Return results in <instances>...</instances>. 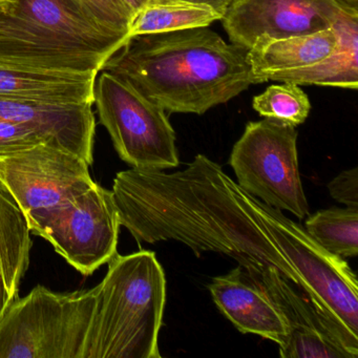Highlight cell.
I'll list each match as a JSON object with an SVG mask.
<instances>
[{
    "instance_id": "19",
    "label": "cell",
    "mask_w": 358,
    "mask_h": 358,
    "mask_svg": "<svg viewBox=\"0 0 358 358\" xmlns=\"http://www.w3.org/2000/svg\"><path fill=\"white\" fill-rule=\"evenodd\" d=\"M306 231L335 257L358 255V208L331 207L316 211L306 220Z\"/></svg>"
},
{
    "instance_id": "12",
    "label": "cell",
    "mask_w": 358,
    "mask_h": 358,
    "mask_svg": "<svg viewBox=\"0 0 358 358\" xmlns=\"http://www.w3.org/2000/svg\"><path fill=\"white\" fill-rule=\"evenodd\" d=\"M92 103H58L0 97V119L22 123L45 134L93 164L96 120Z\"/></svg>"
},
{
    "instance_id": "17",
    "label": "cell",
    "mask_w": 358,
    "mask_h": 358,
    "mask_svg": "<svg viewBox=\"0 0 358 358\" xmlns=\"http://www.w3.org/2000/svg\"><path fill=\"white\" fill-rule=\"evenodd\" d=\"M31 247L26 217L0 182V315L18 296L30 264Z\"/></svg>"
},
{
    "instance_id": "27",
    "label": "cell",
    "mask_w": 358,
    "mask_h": 358,
    "mask_svg": "<svg viewBox=\"0 0 358 358\" xmlns=\"http://www.w3.org/2000/svg\"><path fill=\"white\" fill-rule=\"evenodd\" d=\"M345 1L353 3V5H358V0H345Z\"/></svg>"
},
{
    "instance_id": "18",
    "label": "cell",
    "mask_w": 358,
    "mask_h": 358,
    "mask_svg": "<svg viewBox=\"0 0 358 358\" xmlns=\"http://www.w3.org/2000/svg\"><path fill=\"white\" fill-rule=\"evenodd\" d=\"M221 18L208 6L186 0H150L134 18L129 37L203 28Z\"/></svg>"
},
{
    "instance_id": "24",
    "label": "cell",
    "mask_w": 358,
    "mask_h": 358,
    "mask_svg": "<svg viewBox=\"0 0 358 358\" xmlns=\"http://www.w3.org/2000/svg\"><path fill=\"white\" fill-rule=\"evenodd\" d=\"M189 3H198V5H205L215 10L217 13L223 17L224 13L227 10L228 6L231 3V0H186Z\"/></svg>"
},
{
    "instance_id": "14",
    "label": "cell",
    "mask_w": 358,
    "mask_h": 358,
    "mask_svg": "<svg viewBox=\"0 0 358 358\" xmlns=\"http://www.w3.org/2000/svg\"><path fill=\"white\" fill-rule=\"evenodd\" d=\"M97 75L41 70L0 62V97L94 104Z\"/></svg>"
},
{
    "instance_id": "25",
    "label": "cell",
    "mask_w": 358,
    "mask_h": 358,
    "mask_svg": "<svg viewBox=\"0 0 358 358\" xmlns=\"http://www.w3.org/2000/svg\"><path fill=\"white\" fill-rule=\"evenodd\" d=\"M150 0H123V3L131 10L134 17L150 3Z\"/></svg>"
},
{
    "instance_id": "9",
    "label": "cell",
    "mask_w": 358,
    "mask_h": 358,
    "mask_svg": "<svg viewBox=\"0 0 358 358\" xmlns=\"http://www.w3.org/2000/svg\"><path fill=\"white\" fill-rule=\"evenodd\" d=\"M120 217L112 190L95 183L50 215L35 236L83 275H91L117 255Z\"/></svg>"
},
{
    "instance_id": "8",
    "label": "cell",
    "mask_w": 358,
    "mask_h": 358,
    "mask_svg": "<svg viewBox=\"0 0 358 358\" xmlns=\"http://www.w3.org/2000/svg\"><path fill=\"white\" fill-rule=\"evenodd\" d=\"M89 167L70 150L43 143L0 155V182L35 234L50 215L95 184Z\"/></svg>"
},
{
    "instance_id": "13",
    "label": "cell",
    "mask_w": 358,
    "mask_h": 358,
    "mask_svg": "<svg viewBox=\"0 0 358 358\" xmlns=\"http://www.w3.org/2000/svg\"><path fill=\"white\" fill-rule=\"evenodd\" d=\"M217 309L243 334H253L280 345L286 322L269 299L251 282L241 266L208 285Z\"/></svg>"
},
{
    "instance_id": "7",
    "label": "cell",
    "mask_w": 358,
    "mask_h": 358,
    "mask_svg": "<svg viewBox=\"0 0 358 358\" xmlns=\"http://www.w3.org/2000/svg\"><path fill=\"white\" fill-rule=\"evenodd\" d=\"M293 125L275 119L249 122L230 154L236 183L269 206L299 219L310 215Z\"/></svg>"
},
{
    "instance_id": "15",
    "label": "cell",
    "mask_w": 358,
    "mask_h": 358,
    "mask_svg": "<svg viewBox=\"0 0 358 358\" xmlns=\"http://www.w3.org/2000/svg\"><path fill=\"white\" fill-rule=\"evenodd\" d=\"M337 45L329 57L318 64L301 70L273 73L265 77L267 81L291 83L297 85L358 87V5L347 3L334 26Z\"/></svg>"
},
{
    "instance_id": "21",
    "label": "cell",
    "mask_w": 358,
    "mask_h": 358,
    "mask_svg": "<svg viewBox=\"0 0 358 358\" xmlns=\"http://www.w3.org/2000/svg\"><path fill=\"white\" fill-rule=\"evenodd\" d=\"M98 24L119 34L129 35L134 14L123 0H75Z\"/></svg>"
},
{
    "instance_id": "4",
    "label": "cell",
    "mask_w": 358,
    "mask_h": 358,
    "mask_svg": "<svg viewBox=\"0 0 358 358\" xmlns=\"http://www.w3.org/2000/svg\"><path fill=\"white\" fill-rule=\"evenodd\" d=\"M96 286L81 358H160L166 276L154 251L117 253Z\"/></svg>"
},
{
    "instance_id": "22",
    "label": "cell",
    "mask_w": 358,
    "mask_h": 358,
    "mask_svg": "<svg viewBox=\"0 0 358 358\" xmlns=\"http://www.w3.org/2000/svg\"><path fill=\"white\" fill-rule=\"evenodd\" d=\"M43 143L62 146L55 140L33 127L0 119V155L26 150Z\"/></svg>"
},
{
    "instance_id": "5",
    "label": "cell",
    "mask_w": 358,
    "mask_h": 358,
    "mask_svg": "<svg viewBox=\"0 0 358 358\" xmlns=\"http://www.w3.org/2000/svg\"><path fill=\"white\" fill-rule=\"evenodd\" d=\"M95 303L96 288L16 297L0 315V358H81Z\"/></svg>"
},
{
    "instance_id": "26",
    "label": "cell",
    "mask_w": 358,
    "mask_h": 358,
    "mask_svg": "<svg viewBox=\"0 0 358 358\" xmlns=\"http://www.w3.org/2000/svg\"><path fill=\"white\" fill-rule=\"evenodd\" d=\"M15 1L16 0H0V7L11 5V3H15Z\"/></svg>"
},
{
    "instance_id": "2",
    "label": "cell",
    "mask_w": 358,
    "mask_h": 358,
    "mask_svg": "<svg viewBox=\"0 0 358 358\" xmlns=\"http://www.w3.org/2000/svg\"><path fill=\"white\" fill-rule=\"evenodd\" d=\"M101 71L131 83L167 114L203 115L255 85L248 50L208 27L129 37Z\"/></svg>"
},
{
    "instance_id": "3",
    "label": "cell",
    "mask_w": 358,
    "mask_h": 358,
    "mask_svg": "<svg viewBox=\"0 0 358 358\" xmlns=\"http://www.w3.org/2000/svg\"><path fill=\"white\" fill-rule=\"evenodd\" d=\"M129 35L98 24L75 0H16L0 7V62L99 73Z\"/></svg>"
},
{
    "instance_id": "1",
    "label": "cell",
    "mask_w": 358,
    "mask_h": 358,
    "mask_svg": "<svg viewBox=\"0 0 358 358\" xmlns=\"http://www.w3.org/2000/svg\"><path fill=\"white\" fill-rule=\"evenodd\" d=\"M112 194L121 226L138 244L173 241L198 257L221 253L245 270L274 268L301 289L324 251L303 225L251 196L204 155L175 173L119 171Z\"/></svg>"
},
{
    "instance_id": "6",
    "label": "cell",
    "mask_w": 358,
    "mask_h": 358,
    "mask_svg": "<svg viewBox=\"0 0 358 358\" xmlns=\"http://www.w3.org/2000/svg\"><path fill=\"white\" fill-rule=\"evenodd\" d=\"M94 103L117 154L131 169L166 171L179 165L167 113L131 83L102 71L96 78Z\"/></svg>"
},
{
    "instance_id": "23",
    "label": "cell",
    "mask_w": 358,
    "mask_h": 358,
    "mask_svg": "<svg viewBox=\"0 0 358 358\" xmlns=\"http://www.w3.org/2000/svg\"><path fill=\"white\" fill-rule=\"evenodd\" d=\"M330 196L345 207L358 208V169L341 171L328 184Z\"/></svg>"
},
{
    "instance_id": "11",
    "label": "cell",
    "mask_w": 358,
    "mask_h": 358,
    "mask_svg": "<svg viewBox=\"0 0 358 358\" xmlns=\"http://www.w3.org/2000/svg\"><path fill=\"white\" fill-rule=\"evenodd\" d=\"M345 3V0H231L221 22L231 43L249 50L259 38L282 39L328 30L338 20Z\"/></svg>"
},
{
    "instance_id": "20",
    "label": "cell",
    "mask_w": 358,
    "mask_h": 358,
    "mask_svg": "<svg viewBox=\"0 0 358 358\" xmlns=\"http://www.w3.org/2000/svg\"><path fill=\"white\" fill-rule=\"evenodd\" d=\"M255 112L264 118L275 119L293 127L303 124L311 110L307 94L295 83L271 85L252 100Z\"/></svg>"
},
{
    "instance_id": "16",
    "label": "cell",
    "mask_w": 358,
    "mask_h": 358,
    "mask_svg": "<svg viewBox=\"0 0 358 358\" xmlns=\"http://www.w3.org/2000/svg\"><path fill=\"white\" fill-rule=\"evenodd\" d=\"M334 29L282 39L259 38L248 50L255 85L269 74L301 70L329 57L337 45Z\"/></svg>"
},
{
    "instance_id": "10",
    "label": "cell",
    "mask_w": 358,
    "mask_h": 358,
    "mask_svg": "<svg viewBox=\"0 0 358 358\" xmlns=\"http://www.w3.org/2000/svg\"><path fill=\"white\" fill-rule=\"evenodd\" d=\"M245 272L286 322V338L278 345L280 357H358V348L320 312L299 285L271 267Z\"/></svg>"
}]
</instances>
